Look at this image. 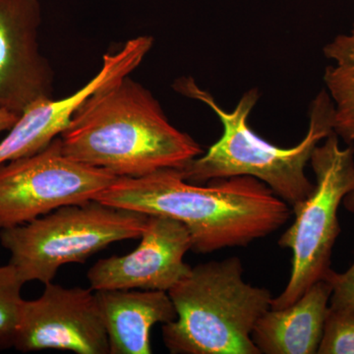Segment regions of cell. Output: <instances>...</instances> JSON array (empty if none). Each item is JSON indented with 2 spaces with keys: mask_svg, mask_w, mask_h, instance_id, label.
<instances>
[{
  "mask_svg": "<svg viewBox=\"0 0 354 354\" xmlns=\"http://www.w3.org/2000/svg\"><path fill=\"white\" fill-rule=\"evenodd\" d=\"M93 200L180 221L189 232L191 250L202 254L249 245L277 232L293 215L288 203L254 177L194 184L176 169L118 177Z\"/></svg>",
  "mask_w": 354,
  "mask_h": 354,
  "instance_id": "1",
  "label": "cell"
},
{
  "mask_svg": "<svg viewBox=\"0 0 354 354\" xmlns=\"http://www.w3.org/2000/svg\"><path fill=\"white\" fill-rule=\"evenodd\" d=\"M65 155L118 177L183 169L203 153L169 122L150 90L123 76L82 102L60 135Z\"/></svg>",
  "mask_w": 354,
  "mask_h": 354,
  "instance_id": "2",
  "label": "cell"
},
{
  "mask_svg": "<svg viewBox=\"0 0 354 354\" xmlns=\"http://www.w3.org/2000/svg\"><path fill=\"white\" fill-rule=\"evenodd\" d=\"M174 88L179 94L208 106L223 127L221 138L206 153L180 169L186 181L205 184L234 176L254 177L271 188L291 209L309 197L315 184L305 174V167L314 149L334 132V104L327 91H321L311 102L308 131L304 140L292 148L283 149L265 141L249 127V114L260 99L258 88L247 91L234 111H227L192 78L179 79Z\"/></svg>",
  "mask_w": 354,
  "mask_h": 354,
  "instance_id": "3",
  "label": "cell"
},
{
  "mask_svg": "<svg viewBox=\"0 0 354 354\" xmlns=\"http://www.w3.org/2000/svg\"><path fill=\"white\" fill-rule=\"evenodd\" d=\"M239 257L211 261L167 291L176 320L164 324L162 341L172 354H261L252 339L258 320L272 307V295L243 279Z\"/></svg>",
  "mask_w": 354,
  "mask_h": 354,
  "instance_id": "4",
  "label": "cell"
},
{
  "mask_svg": "<svg viewBox=\"0 0 354 354\" xmlns=\"http://www.w3.org/2000/svg\"><path fill=\"white\" fill-rule=\"evenodd\" d=\"M148 215L95 200L60 207L0 230V244L23 283L53 281L62 266L84 263L111 244L140 239Z\"/></svg>",
  "mask_w": 354,
  "mask_h": 354,
  "instance_id": "5",
  "label": "cell"
},
{
  "mask_svg": "<svg viewBox=\"0 0 354 354\" xmlns=\"http://www.w3.org/2000/svg\"><path fill=\"white\" fill-rule=\"evenodd\" d=\"M316 183L309 197L292 208L295 221L281 234L279 245L292 252L290 281L272 309L295 304L332 270L333 249L341 234L337 212L344 197L354 190V148L342 149L335 132L314 149L311 158Z\"/></svg>",
  "mask_w": 354,
  "mask_h": 354,
  "instance_id": "6",
  "label": "cell"
},
{
  "mask_svg": "<svg viewBox=\"0 0 354 354\" xmlns=\"http://www.w3.org/2000/svg\"><path fill=\"white\" fill-rule=\"evenodd\" d=\"M116 179L65 155L57 137L38 153L0 165V230L90 201Z\"/></svg>",
  "mask_w": 354,
  "mask_h": 354,
  "instance_id": "7",
  "label": "cell"
},
{
  "mask_svg": "<svg viewBox=\"0 0 354 354\" xmlns=\"http://www.w3.org/2000/svg\"><path fill=\"white\" fill-rule=\"evenodd\" d=\"M13 348L23 353L57 349L109 354L95 290L51 281L37 299L23 300Z\"/></svg>",
  "mask_w": 354,
  "mask_h": 354,
  "instance_id": "8",
  "label": "cell"
},
{
  "mask_svg": "<svg viewBox=\"0 0 354 354\" xmlns=\"http://www.w3.org/2000/svg\"><path fill=\"white\" fill-rule=\"evenodd\" d=\"M139 245L132 252L97 261L88 271L93 290L169 291L190 272L184 256L192 249L189 232L180 221L148 215Z\"/></svg>",
  "mask_w": 354,
  "mask_h": 354,
  "instance_id": "9",
  "label": "cell"
},
{
  "mask_svg": "<svg viewBox=\"0 0 354 354\" xmlns=\"http://www.w3.org/2000/svg\"><path fill=\"white\" fill-rule=\"evenodd\" d=\"M39 0H0V109L20 114L53 97L55 71L41 50Z\"/></svg>",
  "mask_w": 354,
  "mask_h": 354,
  "instance_id": "10",
  "label": "cell"
},
{
  "mask_svg": "<svg viewBox=\"0 0 354 354\" xmlns=\"http://www.w3.org/2000/svg\"><path fill=\"white\" fill-rule=\"evenodd\" d=\"M153 46L151 36L129 39L120 50L104 55L99 72L73 94L64 99L50 97L32 102L0 141V165L38 153L50 145L66 129L77 109L87 97L106 84L130 75Z\"/></svg>",
  "mask_w": 354,
  "mask_h": 354,
  "instance_id": "11",
  "label": "cell"
},
{
  "mask_svg": "<svg viewBox=\"0 0 354 354\" xmlns=\"http://www.w3.org/2000/svg\"><path fill=\"white\" fill-rule=\"evenodd\" d=\"M109 344V354H151V330L176 320L167 291L95 290Z\"/></svg>",
  "mask_w": 354,
  "mask_h": 354,
  "instance_id": "12",
  "label": "cell"
},
{
  "mask_svg": "<svg viewBox=\"0 0 354 354\" xmlns=\"http://www.w3.org/2000/svg\"><path fill=\"white\" fill-rule=\"evenodd\" d=\"M332 291L329 279H321L295 304L286 308L268 310L252 333L254 344L260 353H318Z\"/></svg>",
  "mask_w": 354,
  "mask_h": 354,
  "instance_id": "13",
  "label": "cell"
},
{
  "mask_svg": "<svg viewBox=\"0 0 354 354\" xmlns=\"http://www.w3.org/2000/svg\"><path fill=\"white\" fill-rule=\"evenodd\" d=\"M323 53L332 62L326 67L324 83L334 104V132L351 145L354 142V25L326 44Z\"/></svg>",
  "mask_w": 354,
  "mask_h": 354,
  "instance_id": "14",
  "label": "cell"
},
{
  "mask_svg": "<svg viewBox=\"0 0 354 354\" xmlns=\"http://www.w3.org/2000/svg\"><path fill=\"white\" fill-rule=\"evenodd\" d=\"M24 285L12 264L0 266V351L13 348Z\"/></svg>",
  "mask_w": 354,
  "mask_h": 354,
  "instance_id": "15",
  "label": "cell"
},
{
  "mask_svg": "<svg viewBox=\"0 0 354 354\" xmlns=\"http://www.w3.org/2000/svg\"><path fill=\"white\" fill-rule=\"evenodd\" d=\"M320 354H354V312L329 308Z\"/></svg>",
  "mask_w": 354,
  "mask_h": 354,
  "instance_id": "16",
  "label": "cell"
},
{
  "mask_svg": "<svg viewBox=\"0 0 354 354\" xmlns=\"http://www.w3.org/2000/svg\"><path fill=\"white\" fill-rule=\"evenodd\" d=\"M326 279H329L333 288L330 308L354 312V262L346 272L341 274L330 270Z\"/></svg>",
  "mask_w": 354,
  "mask_h": 354,
  "instance_id": "17",
  "label": "cell"
},
{
  "mask_svg": "<svg viewBox=\"0 0 354 354\" xmlns=\"http://www.w3.org/2000/svg\"><path fill=\"white\" fill-rule=\"evenodd\" d=\"M19 114L11 113L6 109H0V133L8 131L19 120Z\"/></svg>",
  "mask_w": 354,
  "mask_h": 354,
  "instance_id": "18",
  "label": "cell"
},
{
  "mask_svg": "<svg viewBox=\"0 0 354 354\" xmlns=\"http://www.w3.org/2000/svg\"><path fill=\"white\" fill-rule=\"evenodd\" d=\"M342 203H344V208L351 212V213H354V190L351 191V193H348V194L344 197Z\"/></svg>",
  "mask_w": 354,
  "mask_h": 354,
  "instance_id": "19",
  "label": "cell"
}]
</instances>
